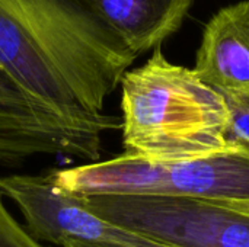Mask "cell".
I'll return each instance as SVG.
<instances>
[{"mask_svg": "<svg viewBox=\"0 0 249 247\" xmlns=\"http://www.w3.org/2000/svg\"><path fill=\"white\" fill-rule=\"evenodd\" d=\"M139 57L175 33L194 0H85Z\"/></svg>", "mask_w": 249, "mask_h": 247, "instance_id": "ba28073f", "label": "cell"}, {"mask_svg": "<svg viewBox=\"0 0 249 247\" xmlns=\"http://www.w3.org/2000/svg\"><path fill=\"white\" fill-rule=\"evenodd\" d=\"M0 192L18 207L25 227L39 242L58 246L70 239L111 247H175L98 217L79 195L55 186L51 172L0 176Z\"/></svg>", "mask_w": 249, "mask_h": 247, "instance_id": "8992f818", "label": "cell"}, {"mask_svg": "<svg viewBox=\"0 0 249 247\" xmlns=\"http://www.w3.org/2000/svg\"><path fill=\"white\" fill-rule=\"evenodd\" d=\"M60 247H111V246H102V245H93V243H85V242H77V240H63Z\"/></svg>", "mask_w": 249, "mask_h": 247, "instance_id": "7c38bea8", "label": "cell"}, {"mask_svg": "<svg viewBox=\"0 0 249 247\" xmlns=\"http://www.w3.org/2000/svg\"><path fill=\"white\" fill-rule=\"evenodd\" d=\"M125 153L152 162H178L226 150L231 111L223 95L193 68L171 63L160 47L121 79Z\"/></svg>", "mask_w": 249, "mask_h": 247, "instance_id": "7a4b0ae2", "label": "cell"}, {"mask_svg": "<svg viewBox=\"0 0 249 247\" xmlns=\"http://www.w3.org/2000/svg\"><path fill=\"white\" fill-rule=\"evenodd\" d=\"M193 70L225 98L249 96V0L220 9L207 22Z\"/></svg>", "mask_w": 249, "mask_h": 247, "instance_id": "52a82bcc", "label": "cell"}, {"mask_svg": "<svg viewBox=\"0 0 249 247\" xmlns=\"http://www.w3.org/2000/svg\"><path fill=\"white\" fill-rule=\"evenodd\" d=\"M0 192V247H47L7 210Z\"/></svg>", "mask_w": 249, "mask_h": 247, "instance_id": "9c48e42d", "label": "cell"}, {"mask_svg": "<svg viewBox=\"0 0 249 247\" xmlns=\"http://www.w3.org/2000/svg\"><path fill=\"white\" fill-rule=\"evenodd\" d=\"M55 186L79 197H160L249 201V143L178 162H152L124 153L111 160L51 172Z\"/></svg>", "mask_w": 249, "mask_h": 247, "instance_id": "3957f363", "label": "cell"}, {"mask_svg": "<svg viewBox=\"0 0 249 247\" xmlns=\"http://www.w3.org/2000/svg\"><path fill=\"white\" fill-rule=\"evenodd\" d=\"M231 111L229 141L249 143V96L225 98Z\"/></svg>", "mask_w": 249, "mask_h": 247, "instance_id": "30bf717a", "label": "cell"}, {"mask_svg": "<svg viewBox=\"0 0 249 247\" xmlns=\"http://www.w3.org/2000/svg\"><path fill=\"white\" fill-rule=\"evenodd\" d=\"M98 217L175 247H249V215L223 202L160 197H80Z\"/></svg>", "mask_w": 249, "mask_h": 247, "instance_id": "277c9868", "label": "cell"}, {"mask_svg": "<svg viewBox=\"0 0 249 247\" xmlns=\"http://www.w3.org/2000/svg\"><path fill=\"white\" fill-rule=\"evenodd\" d=\"M121 128L111 116L102 122L70 121L23 92L0 68V163L13 166L39 156L98 162L102 135Z\"/></svg>", "mask_w": 249, "mask_h": 247, "instance_id": "5b68a950", "label": "cell"}, {"mask_svg": "<svg viewBox=\"0 0 249 247\" xmlns=\"http://www.w3.org/2000/svg\"><path fill=\"white\" fill-rule=\"evenodd\" d=\"M137 55L85 0H0V68L76 122H102Z\"/></svg>", "mask_w": 249, "mask_h": 247, "instance_id": "6da1fadb", "label": "cell"}, {"mask_svg": "<svg viewBox=\"0 0 249 247\" xmlns=\"http://www.w3.org/2000/svg\"><path fill=\"white\" fill-rule=\"evenodd\" d=\"M217 202H223V204L249 215V201H217Z\"/></svg>", "mask_w": 249, "mask_h": 247, "instance_id": "8fae6325", "label": "cell"}]
</instances>
